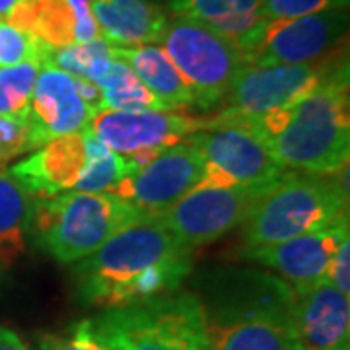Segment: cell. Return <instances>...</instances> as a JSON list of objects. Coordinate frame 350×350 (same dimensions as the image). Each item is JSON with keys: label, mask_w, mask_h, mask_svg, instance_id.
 I'll return each mask as SVG.
<instances>
[{"label": "cell", "mask_w": 350, "mask_h": 350, "mask_svg": "<svg viewBox=\"0 0 350 350\" xmlns=\"http://www.w3.org/2000/svg\"><path fill=\"white\" fill-rule=\"evenodd\" d=\"M29 150V125L25 117L0 115V165Z\"/></svg>", "instance_id": "obj_29"}, {"label": "cell", "mask_w": 350, "mask_h": 350, "mask_svg": "<svg viewBox=\"0 0 350 350\" xmlns=\"http://www.w3.org/2000/svg\"><path fill=\"white\" fill-rule=\"evenodd\" d=\"M66 2L75 14V43H90L103 39L96 16L92 12L94 0H66Z\"/></svg>", "instance_id": "obj_31"}, {"label": "cell", "mask_w": 350, "mask_h": 350, "mask_svg": "<svg viewBox=\"0 0 350 350\" xmlns=\"http://www.w3.org/2000/svg\"><path fill=\"white\" fill-rule=\"evenodd\" d=\"M338 59H342L340 51L313 64H245L218 105L222 107L220 113L211 119H202V129L214 125H251L269 113L286 109L319 86Z\"/></svg>", "instance_id": "obj_7"}, {"label": "cell", "mask_w": 350, "mask_h": 350, "mask_svg": "<svg viewBox=\"0 0 350 350\" xmlns=\"http://www.w3.org/2000/svg\"><path fill=\"white\" fill-rule=\"evenodd\" d=\"M267 142L284 170L335 174L349 165V61L338 59L301 100L245 125Z\"/></svg>", "instance_id": "obj_2"}, {"label": "cell", "mask_w": 350, "mask_h": 350, "mask_svg": "<svg viewBox=\"0 0 350 350\" xmlns=\"http://www.w3.org/2000/svg\"><path fill=\"white\" fill-rule=\"evenodd\" d=\"M72 82H75L76 94L80 96V100L86 103L88 109L92 113L100 111L103 98H101V90L98 88V84L88 80V78H80V76H72Z\"/></svg>", "instance_id": "obj_33"}, {"label": "cell", "mask_w": 350, "mask_h": 350, "mask_svg": "<svg viewBox=\"0 0 350 350\" xmlns=\"http://www.w3.org/2000/svg\"><path fill=\"white\" fill-rule=\"evenodd\" d=\"M269 189L200 183L183 199L154 214L179 243L193 250L213 243L243 224Z\"/></svg>", "instance_id": "obj_10"}, {"label": "cell", "mask_w": 350, "mask_h": 350, "mask_svg": "<svg viewBox=\"0 0 350 350\" xmlns=\"http://www.w3.org/2000/svg\"><path fill=\"white\" fill-rule=\"evenodd\" d=\"M18 0H0V18H6Z\"/></svg>", "instance_id": "obj_35"}, {"label": "cell", "mask_w": 350, "mask_h": 350, "mask_svg": "<svg viewBox=\"0 0 350 350\" xmlns=\"http://www.w3.org/2000/svg\"><path fill=\"white\" fill-rule=\"evenodd\" d=\"M94 113L76 94L72 76L53 64L39 68L29 100V150L49 140L72 133H82Z\"/></svg>", "instance_id": "obj_14"}, {"label": "cell", "mask_w": 350, "mask_h": 350, "mask_svg": "<svg viewBox=\"0 0 350 350\" xmlns=\"http://www.w3.org/2000/svg\"><path fill=\"white\" fill-rule=\"evenodd\" d=\"M92 12L111 47L158 45L167 16L148 0H94Z\"/></svg>", "instance_id": "obj_18"}, {"label": "cell", "mask_w": 350, "mask_h": 350, "mask_svg": "<svg viewBox=\"0 0 350 350\" xmlns=\"http://www.w3.org/2000/svg\"><path fill=\"white\" fill-rule=\"evenodd\" d=\"M189 251L156 214L142 211L76 267L78 292L105 312L174 294L191 273Z\"/></svg>", "instance_id": "obj_1"}, {"label": "cell", "mask_w": 350, "mask_h": 350, "mask_svg": "<svg viewBox=\"0 0 350 350\" xmlns=\"http://www.w3.org/2000/svg\"><path fill=\"white\" fill-rule=\"evenodd\" d=\"M51 53L53 49L49 45L0 18V68L22 63H39L45 66L49 64Z\"/></svg>", "instance_id": "obj_27"}, {"label": "cell", "mask_w": 350, "mask_h": 350, "mask_svg": "<svg viewBox=\"0 0 350 350\" xmlns=\"http://www.w3.org/2000/svg\"><path fill=\"white\" fill-rule=\"evenodd\" d=\"M31 230L61 262L90 257L121 226L142 213L111 193L70 191L53 199H33Z\"/></svg>", "instance_id": "obj_6"}, {"label": "cell", "mask_w": 350, "mask_h": 350, "mask_svg": "<svg viewBox=\"0 0 350 350\" xmlns=\"http://www.w3.org/2000/svg\"><path fill=\"white\" fill-rule=\"evenodd\" d=\"M33 199L0 167V267H10L25 251Z\"/></svg>", "instance_id": "obj_22"}, {"label": "cell", "mask_w": 350, "mask_h": 350, "mask_svg": "<svg viewBox=\"0 0 350 350\" xmlns=\"http://www.w3.org/2000/svg\"><path fill=\"white\" fill-rule=\"evenodd\" d=\"M337 350H349V347H345V349H337Z\"/></svg>", "instance_id": "obj_36"}, {"label": "cell", "mask_w": 350, "mask_h": 350, "mask_svg": "<svg viewBox=\"0 0 350 350\" xmlns=\"http://www.w3.org/2000/svg\"><path fill=\"white\" fill-rule=\"evenodd\" d=\"M290 323L301 350L345 349L350 337L349 296L327 280L296 290Z\"/></svg>", "instance_id": "obj_16"}, {"label": "cell", "mask_w": 350, "mask_h": 350, "mask_svg": "<svg viewBox=\"0 0 350 350\" xmlns=\"http://www.w3.org/2000/svg\"><path fill=\"white\" fill-rule=\"evenodd\" d=\"M0 350H27V347L14 331L0 327Z\"/></svg>", "instance_id": "obj_34"}, {"label": "cell", "mask_w": 350, "mask_h": 350, "mask_svg": "<svg viewBox=\"0 0 350 350\" xmlns=\"http://www.w3.org/2000/svg\"><path fill=\"white\" fill-rule=\"evenodd\" d=\"M103 350H208L204 308L193 294H165L90 319Z\"/></svg>", "instance_id": "obj_5"}, {"label": "cell", "mask_w": 350, "mask_h": 350, "mask_svg": "<svg viewBox=\"0 0 350 350\" xmlns=\"http://www.w3.org/2000/svg\"><path fill=\"white\" fill-rule=\"evenodd\" d=\"M88 129L113 152L135 154L144 148H167L185 142L202 129V119L177 111H113L92 115Z\"/></svg>", "instance_id": "obj_13"}, {"label": "cell", "mask_w": 350, "mask_h": 350, "mask_svg": "<svg viewBox=\"0 0 350 350\" xmlns=\"http://www.w3.org/2000/svg\"><path fill=\"white\" fill-rule=\"evenodd\" d=\"M39 350H103L92 335L90 319L72 327L68 335H45Z\"/></svg>", "instance_id": "obj_30"}, {"label": "cell", "mask_w": 350, "mask_h": 350, "mask_svg": "<svg viewBox=\"0 0 350 350\" xmlns=\"http://www.w3.org/2000/svg\"><path fill=\"white\" fill-rule=\"evenodd\" d=\"M185 78L197 109H214L226 98L234 78L245 66L238 47L195 20L172 16L158 43Z\"/></svg>", "instance_id": "obj_8"}, {"label": "cell", "mask_w": 350, "mask_h": 350, "mask_svg": "<svg viewBox=\"0 0 350 350\" xmlns=\"http://www.w3.org/2000/svg\"><path fill=\"white\" fill-rule=\"evenodd\" d=\"M349 238V216L337 224L308 232L271 247L250 253L247 257L275 269L294 290H306L327 280L333 255L342 239Z\"/></svg>", "instance_id": "obj_15"}, {"label": "cell", "mask_w": 350, "mask_h": 350, "mask_svg": "<svg viewBox=\"0 0 350 350\" xmlns=\"http://www.w3.org/2000/svg\"><path fill=\"white\" fill-rule=\"evenodd\" d=\"M349 253H350V241L349 238L342 239L340 245L333 255V261L329 267V273H327V282H331L333 286L337 288L338 292L342 294H350V265H349Z\"/></svg>", "instance_id": "obj_32"}, {"label": "cell", "mask_w": 350, "mask_h": 350, "mask_svg": "<svg viewBox=\"0 0 350 350\" xmlns=\"http://www.w3.org/2000/svg\"><path fill=\"white\" fill-rule=\"evenodd\" d=\"M113 51L123 63L129 64L138 80L165 103L167 109H197V98L193 90L160 45L113 47Z\"/></svg>", "instance_id": "obj_19"}, {"label": "cell", "mask_w": 350, "mask_h": 350, "mask_svg": "<svg viewBox=\"0 0 350 350\" xmlns=\"http://www.w3.org/2000/svg\"><path fill=\"white\" fill-rule=\"evenodd\" d=\"M206 175V160L187 142L167 146L137 172L126 174L111 195L142 211L158 213L183 199Z\"/></svg>", "instance_id": "obj_12"}, {"label": "cell", "mask_w": 350, "mask_h": 350, "mask_svg": "<svg viewBox=\"0 0 350 350\" xmlns=\"http://www.w3.org/2000/svg\"><path fill=\"white\" fill-rule=\"evenodd\" d=\"M349 216V165L335 174L286 172L269 189L243 222V251L282 243L323 230Z\"/></svg>", "instance_id": "obj_4"}, {"label": "cell", "mask_w": 350, "mask_h": 350, "mask_svg": "<svg viewBox=\"0 0 350 350\" xmlns=\"http://www.w3.org/2000/svg\"><path fill=\"white\" fill-rule=\"evenodd\" d=\"M342 8H349V0H262L261 18L262 22H271Z\"/></svg>", "instance_id": "obj_28"}, {"label": "cell", "mask_w": 350, "mask_h": 350, "mask_svg": "<svg viewBox=\"0 0 350 350\" xmlns=\"http://www.w3.org/2000/svg\"><path fill=\"white\" fill-rule=\"evenodd\" d=\"M4 20L31 33L51 49H63L75 43V14L66 0H18Z\"/></svg>", "instance_id": "obj_21"}, {"label": "cell", "mask_w": 350, "mask_h": 350, "mask_svg": "<svg viewBox=\"0 0 350 350\" xmlns=\"http://www.w3.org/2000/svg\"><path fill=\"white\" fill-rule=\"evenodd\" d=\"M115 53V51H113ZM101 90V109L113 111H172L165 107L117 55L107 70L96 80Z\"/></svg>", "instance_id": "obj_23"}, {"label": "cell", "mask_w": 350, "mask_h": 350, "mask_svg": "<svg viewBox=\"0 0 350 350\" xmlns=\"http://www.w3.org/2000/svg\"><path fill=\"white\" fill-rule=\"evenodd\" d=\"M296 290L269 275H241L204 308L208 350H301L290 323Z\"/></svg>", "instance_id": "obj_3"}, {"label": "cell", "mask_w": 350, "mask_h": 350, "mask_svg": "<svg viewBox=\"0 0 350 350\" xmlns=\"http://www.w3.org/2000/svg\"><path fill=\"white\" fill-rule=\"evenodd\" d=\"M84 148H86V165L78 177L72 191L80 193H113L119 181L126 175L125 156L109 150L90 129L82 131Z\"/></svg>", "instance_id": "obj_24"}, {"label": "cell", "mask_w": 350, "mask_h": 350, "mask_svg": "<svg viewBox=\"0 0 350 350\" xmlns=\"http://www.w3.org/2000/svg\"><path fill=\"white\" fill-rule=\"evenodd\" d=\"M347 31L349 10H325L261 22L236 47L251 66L313 64L338 53Z\"/></svg>", "instance_id": "obj_9"}, {"label": "cell", "mask_w": 350, "mask_h": 350, "mask_svg": "<svg viewBox=\"0 0 350 350\" xmlns=\"http://www.w3.org/2000/svg\"><path fill=\"white\" fill-rule=\"evenodd\" d=\"M206 160V165L236 185L273 187L288 170L275 158L253 129L245 125H214L185 138Z\"/></svg>", "instance_id": "obj_11"}, {"label": "cell", "mask_w": 350, "mask_h": 350, "mask_svg": "<svg viewBox=\"0 0 350 350\" xmlns=\"http://www.w3.org/2000/svg\"><path fill=\"white\" fill-rule=\"evenodd\" d=\"M113 59V47L100 39L90 43H72L63 49H53L49 64L57 66L59 70H64L66 75L80 76L96 82L107 70Z\"/></svg>", "instance_id": "obj_25"}, {"label": "cell", "mask_w": 350, "mask_h": 350, "mask_svg": "<svg viewBox=\"0 0 350 350\" xmlns=\"http://www.w3.org/2000/svg\"><path fill=\"white\" fill-rule=\"evenodd\" d=\"M86 165L82 133L49 140L41 150L10 167L8 174L31 199H53L75 189Z\"/></svg>", "instance_id": "obj_17"}, {"label": "cell", "mask_w": 350, "mask_h": 350, "mask_svg": "<svg viewBox=\"0 0 350 350\" xmlns=\"http://www.w3.org/2000/svg\"><path fill=\"white\" fill-rule=\"evenodd\" d=\"M39 63H22L0 68V115L25 117L38 80Z\"/></svg>", "instance_id": "obj_26"}, {"label": "cell", "mask_w": 350, "mask_h": 350, "mask_svg": "<svg viewBox=\"0 0 350 350\" xmlns=\"http://www.w3.org/2000/svg\"><path fill=\"white\" fill-rule=\"evenodd\" d=\"M262 0H170L174 16L214 29L234 45L261 24Z\"/></svg>", "instance_id": "obj_20"}]
</instances>
